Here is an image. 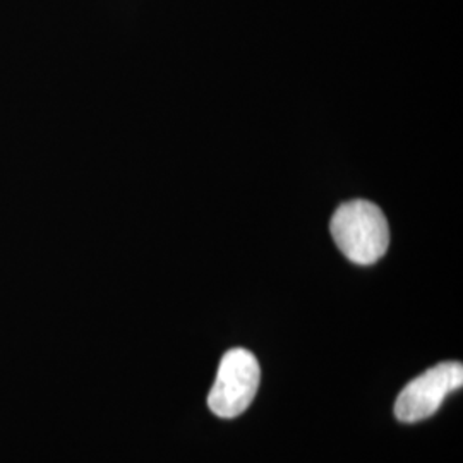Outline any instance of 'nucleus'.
Returning <instances> with one entry per match:
<instances>
[{"instance_id": "f257e3e1", "label": "nucleus", "mask_w": 463, "mask_h": 463, "mask_svg": "<svg viewBox=\"0 0 463 463\" xmlns=\"http://www.w3.org/2000/svg\"><path fill=\"white\" fill-rule=\"evenodd\" d=\"M330 232L335 244L355 265H373L390 246V229L380 206L365 199L344 203L333 213Z\"/></svg>"}, {"instance_id": "f03ea898", "label": "nucleus", "mask_w": 463, "mask_h": 463, "mask_svg": "<svg viewBox=\"0 0 463 463\" xmlns=\"http://www.w3.org/2000/svg\"><path fill=\"white\" fill-rule=\"evenodd\" d=\"M261 381L260 363L246 348H232L218 365L208 405L222 419H233L248 411Z\"/></svg>"}, {"instance_id": "7ed1b4c3", "label": "nucleus", "mask_w": 463, "mask_h": 463, "mask_svg": "<svg viewBox=\"0 0 463 463\" xmlns=\"http://www.w3.org/2000/svg\"><path fill=\"white\" fill-rule=\"evenodd\" d=\"M463 386L462 363H441L411 381L397 397L395 417L414 424L436 414L449 393Z\"/></svg>"}]
</instances>
